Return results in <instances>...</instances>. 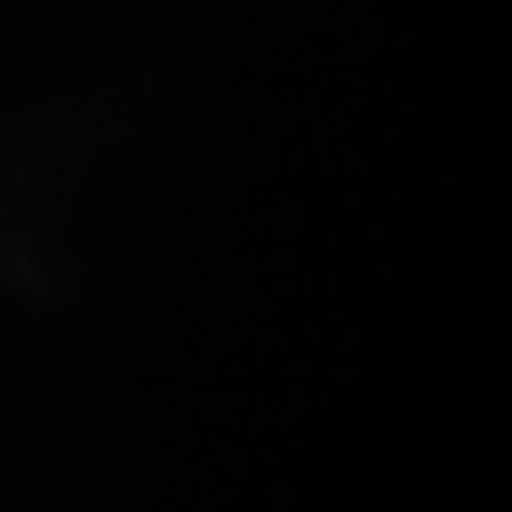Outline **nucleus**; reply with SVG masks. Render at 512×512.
<instances>
[]
</instances>
